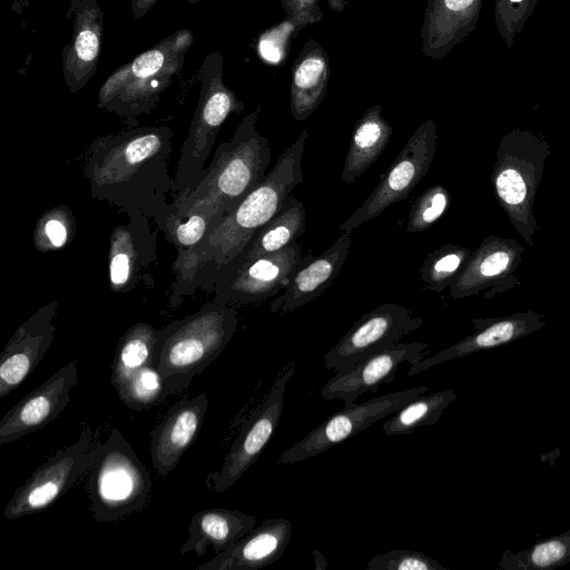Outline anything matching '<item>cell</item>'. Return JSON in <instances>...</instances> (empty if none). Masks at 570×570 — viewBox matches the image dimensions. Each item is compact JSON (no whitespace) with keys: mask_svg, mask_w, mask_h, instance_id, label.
<instances>
[{"mask_svg":"<svg viewBox=\"0 0 570 570\" xmlns=\"http://www.w3.org/2000/svg\"><path fill=\"white\" fill-rule=\"evenodd\" d=\"M258 112L259 108L243 119L234 137L218 147L203 177L181 194L177 203L180 215L199 214L214 226L265 178L272 148L256 130Z\"/></svg>","mask_w":570,"mask_h":570,"instance_id":"obj_1","label":"cell"},{"mask_svg":"<svg viewBox=\"0 0 570 570\" xmlns=\"http://www.w3.org/2000/svg\"><path fill=\"white\" fill-rule=\"evenodd\" d=\"M308 135L303 129L261 184L203 237L202 254L217 271L226 272L257 232L279 212L292 190L303 183L302 159Z\"/></svg>","mask_w":570,"mask_h":570,"instance_id":"obj_2","label":"cell"},{"mask_svg":"<svg viewBox=\"0 0 570 570\" xmlns=\"http://www.w3.org/2000/svg\"><path fill=\"white\" fill-rule=\"evenodd\" d=\"M236 326L235 306L216 303L159 331L154 366L164 379L167 396L188 387L219 356Z\"/></svg>","mask_w":570,"mask_h":570,"instance_id":"obj_3","label":"cell"},{"mask_svg":"<svg viewBox=\"0 0 570 570\" xmlns=\"http://www.w3.org/2000/svg\"><path fill=\"white\" fill-rule=\"evenodd\" d=\"M86 473L97 522H112L139 512L150 499V473L117 428L105 442L92 445Z\"/></svg>","mask_w":570,"mask_h":570,"instance_id":"obj_4","label":"cell"},{"mask_svg":"<svg viewBox=\"0 0 570 570\" xmlns=\"http://www.w3.org/2000/svg\"><path fill=\"white\" fill-rule=\"evenodd\" d=\"M436 142L435 122L429 119L416 128L387 170L381 175L375 189L338 229L343 234H351L393 204L405 199L426 175L435 155Z\"/></svg>","mask_w":570,"mask_h":570,"instance_id":"obj_5","label":"cell"},{"mask_svg":"<svg viewBox=\"0 0 570 570\" xmlns=\"http://www.w3.org/2000/svg\"><path fill=\"white\" fill-rule=\"evenodd\" d=\"M92 433L83 426L78 440L56 452L16 489L3 515L9 520L39 513L69 491L89 466Z\"/></svg>","mask_w":570,"mask_h":570,"instance_id":"obj_6","label":"cell"},{"mask_svg":"<svg viewBox=\"0 0 570 570\" xmlns=\"http://www.w3.org/2000/svg\"><path fill=\"white\" fill-rule=\"evenodd\" d=\"M428 385L391 392L363 403H348L306 436L286 449L278 458L279 464H293L316 456L346 441L381 419L395 413L403 405L424 394Z\"/></svg>","mask_w":570,"mask_h":570,"instance_id":"obj_7","label":"cell"},{"mask_svg":"<svg viewBox=\"0 0 570 570\" xmlns=\"http://www.w3.org/2000/svg\"><path fill=\"white\" fill-rule=\"evenodd\" d=\"M294 373V363H288L277 374L263 402L252 412L229 448L222 468L206 476L209 490L216 493L228 490L261 455L279 424L285 390Z\"/></svg>","mask_w":570,"mask_h":570,"instance_id":"obj_8","label":"cell"},{"mask_svg":"<svg viewBox=\"0 0 570 570\" xmlns=\"http://www.w3.org/2000/svg\"><path fill=\"white\" fill-rule=\"evenodd\" d=\"M422 323L421 316L413 315L411 309L400 304H381L362 315L325 353L324 366L345 372L364 358L396 345Z\"/></svg>","mask_w":570,"mask_h":570,"instance_id":"obj_9","label":"cell"},{"mask_svg":"<svg viewBox=\"0 0 570 570\" xmlns=\"http://www.w3.org/2000/svg\"><path fill=\"white\" fill-rule=\"evenodd\" d=\"M302 258L295 240L285 248L246 262L223 276L217 302L225 305L258 304L286 287Z\"/></svg>","mask_w":570,"mask_h":570,"instance_id":"obj_10","label":"cell"},{"mask_svg":"<svg viewBox=\"0 0 570 570\" xmlns=\"http://www.w3.org/2000/svg\"><path fill=\"white\" fill-rule=\"evenodd\" d=\"M78 383L77 362L71 361L22 397L0 421V445L43 429L56 420L70 402Z\"/></svg>","mask_w":570,"mask_h":570,"instance_id":"obj_11","label":"cell"},{"mask_svg":"<svg viewBox=\"0 0 570 570\" xmlns=\"http://www.w3.org/2000/svg\"><path fill=\"white\" fill-rule=\"evenodd\" d=\"M428 343H397L358 362L345 372H336L321 390L325 400L338 399L353 403L366 393L375 392L382 384L395 380L404 363L413 365L428 353Z\"/></svg>","mask_w":570,"mask_h":570,"instance_id":"obj_12","label":"cell"},{"mask_svg":"<svg viewBox=\"0 0 570 570\" xmlns=\"http://www.w3.org/2000/svg\"><path fill=\"white\" fill-rule=\"evenodd\" d=\"M205 392L175 403L150 434V458L160 476L169 474L197 439L208 407Z\"/></svg>","mask_w":570,"mask_h":570,"instance_id":"obj_13","label":"cell"},{"mask_svg":"<svg viewBox=\"0 0 570 570\" xmlns=\"http://www.w3.org/2000/svg\"><path fill=\"white\" fill-rule=\"evenodd\" d=\"M350 246V234H342L322 254L301 258L283 294L272 301L271 311L281 315L292 313L321 296L340 274Z\"/></svg>","mask_w":570,"mask_h":570,"instance_id":"obj_14","label":"cell"},{"mask_svg":"<svg viewBox=\"0 0 570 570\" xmlns=\"http://www.w3.org/2000/svg\"><path fill=\"white\" fill-rule=\"evenodd\" d=\"M55 311L46 308L24 322L0 355V397L16 390L39 365L51 346Z\"/></svg>","mask_w":570,"mask_h":570,"instance_id":"obj_15","label":"cell"},{"mask_svg":"<svg viewBox=\"0 0 570 570\" xmlns=\"http://www.w3.org/2000/svg\"><path fill=\"white\" fill-rule=\"evenodd\" d=\"M292 538V524L284 518L267 519L227 550L197 570H256L279 560Z\"/></svg>","mask_w":570,"mask_h":570,"instance_id":"obj_16","label":"cell"},{"mask_svg":"<svg viewBox=\"0 0 570 570\" xmlns=\"http://www.w3.org/2000/svg\"><path fill=\"white\" fill-rule=\"evenodd\" d=\"M473 322L474 332L471 335L411 365L407 375L413 376L446 361L508 344L544 326L541 315L532 312Z\"/></svg>","mask_w":570,"mask_h":570,"instance_id":"obj_17","label":"cell"},{"mask_svg":"<svg viewBox=\"0 0 570 570\" xmlns=\"http://www.w3.org/2000/svg\"><path fill=\"white\" fill-rule=\"evenodd\" d=\"M330 75L326 50L315 39L306 40L292 67L289 110L295 120H306L323 102Z\"/></svg>","mask_w":570,"mask_h":570,"instance_id":"obj_18","label":"cell"},{"mask_svg":"<svg viewBox=\"0 0 570 570\" xmlns=\"http://www.w3.org/2000/svg\"><path fill=\"white\" fill-rule=\"evenodd\" d=\"M256 519L238 510L212 508L193 515L188 525L189 538L179 547L184 556L195 552L203 557L210 546L215 553L232 547L255 528Z\"/></svg>","mask_w":570,"mask_h":570,"instance_id":"obj_19","label":"cell"},{"mask_svg":"<svg viewBox=\"0 0 570 570\" xmlns=\"http://www.w3.org/2000/svg\"><path fill=\"white\" fill-rule=\"evenodd\" d=\"M391 125L382 117V106L365 110L354 126L342 169V180L352 184L381 156L392 136Z\"/></svg>","mask_w":570,"mask_h":570,"instance_id":"obj_20","label":"cell"},{"mask_svg":"<svg viewBox=\"0 0 570 570\" xmlns=\"http://www.w3.org/2000/svg\"><path fill=\"white\" fill-rule=\"evenodd\" d=\"M305 225L306 212L303 204L297 198L289 196L279 212L257 232L223 276L243 263L285 248L304 233Z\"/></svg>","mask_w":570,"mask_h":570,"instance_id":"obj_21","label":"cell"},{"mask_svg":"<svg viewBox=\"0 0 570 570\" xmlns=\"http://www.w3.org/2000/svg\"><path fill=\"white\" fill-rule=\"evenodd\" d=\"M515 257L514 250L508 245L484 243L465 263L464 267L450 285L452 298H462L473 295L497 277L507 273Z\"/></svg>","mask_w":570,"mask_h":570,"instance_id":"obj_22","label":"cell"},{"mask_svg":"<svg viewBox=\"0 0 570 570\" xmlns=\"http://www.w3.org/2000/svg\"><path fill=\"white\" fill-rule=\"evenodd\" d=\"M243 108L244 104L230 90L223 86L216 88L203 107L199 122L189 137L190 141L184 145L183 158L190 156L200 166L207 158L216 131L229 112H239Z\"/></svg>","mask_w":570,"mask_h":570,"instance_id":"obj_23","label":"cell"},{"mask_svg":"<svg viewBox=\"0 0 570 570\" xmlns=\"http://www.w3.org/2000/svg\"><path fill=\"white\" fill-rule=\"evenodd\" d=\"M159 331L147 323H138L119 340L111 364L110 381L114 387L136 371L154 364V350Z\"/></svg>","mask_w":570,"mask_h":570,"instance_id":"obj_24","label":"cell"},{"mask_svg":"<svg viewBox=\"0 0 570 570\" xmlns=\"http://www.w3.org/2000/svg\"><path fill=\"white\" fill-rule=\"evenodd\" d=\"M455 400L453 389L421 394L397 410L394 416L383 423L382 429L389 436L410 434L417 428L436 423Z\"/></svg>","mask_w":570,"mask_h":570,"instance_id":"obj_25","label":"cell"},{"mask_svg":"<svg viewBox=\"0 0 570 570\" xmlns=\"http://www.w3.org/2000/svg\"><path fill=\"white\" fill-rule=\"evenodd\" d=\"M570 562V530L535 541L525 550H505L499 561L501 570H551Z\"/></svg>","mask_w":570,"mask_h":570,"instance_id":"obj_26","label":"cell"},{"mask_svg":"<svg viewBox=\"0 0 570 570\" xmlns=\"http://www.w3.org/2000/svg\"><path fill=\"white\" fill-rule=\"evenodd\" d=\"M115 390L120 401L135 411L160 404L167 397L164 379L154 364L136 371Z\"/></svg>","mask_w":570,"mask_h":570,"instance_id":"obj_27","label":"cell"},{"mask_svg":"<svg viewBox=\"0 0 570 570\" xmlns=\"http://www.w3.org/2000/svg\"><path fill=\"white\" fill-rule=\"evenodd\" d=\"M469 250L452 244L429 253L420 267V277L425 286L441 293L451 285L464 267Z\"/></svg>","mask_w":570,"mask_h":570,"instance_id":"obj_28","label":"cell"},{"mask_svg":"<svg viewBox=\"0 0 570 570\" xmlns=\"http://www.w3.org/2000/svg\"><path fill=\"white\" fill-rule=\"evenodd\" d=\"M321 21L311 14L286 17L282 22L269 27L261 33L257 51L268 65L281 66L287 60L292 40L305 27Z\"/></svg>","mask_w":570,"mask_h":570,"instance_id":"obj_29","label":"cell"},{"mask_svg":"<svg viewBox=\"0 0 570 570\" xmlns=\"http://www.w3.org/2000/svg\"><path fill=\"white\" fill-rule=\"evenodd\" d=\"M450 204L448 189L434 185L422 193L412 204L406 230L421 233L432 227L445 213Z\"/></svg>","mask_w":570,"mask_h":570,"instance_id":"obj_30","label":"cell"},{"mask_svg":"<svg viewBox=\"0 0 570 570\" xmlns=\"http://www.w3.org/2000/svg\"><path fill=\"white\" fill-rule=\"evenodd\" d=\"M366 568L368 570H448L435 559L406 549H393L373 556Z\"/></svg>","mask_w":570,"mask_h":570,"instance_id":"obj_31","label":"cell"},{"mask_svg":"<svg viewBox=\"0 0 570 570\" xmlns=\"http://www.w3.org/2000/svg\"><path fill=\"white\" fill-rule=\"evenodd\" d=\"M208 224L212 227V220L203 215H189L186 223L176 226L175 236L180 245L194 246L206 235Z\"/></svg>","mask_w":570,"mask_h":570,"instance_id":"obj_32","label":"cell"},{"mask_svg":"<svg viewBox=\"0 0 570 570\" xmlns=\"http://www.w3.org/2000/svg\"><path fill=\"white\" fill-rule=\"evenodd\" d=\"M164 63V52L160 49H153L134 60L131 73L137 78L146 79L158 72Z\"/></svg>","mask_w":570,"mask_h":570,"instance_id":"obj_33","label":"cell"},{"mask_svg":"<svg viewBox=\"0 0 570 570\" xmlns=\"http://www.w3.org/2000/svg\"><path fill=\"white\" fill-rule=\"evenodd\" d=\"M78 58L82 61H94L99 52V39L92 30H82L75 43Z\"/></svg>","mask_w":570,"mask_h":570,"instance_id":"obj_34","label":"cell"},{"mask_svg":"<svg viewBox=\"0 0 570 570\" xmlns=\"http://www.w3.org/2000/svg\"><path fill=\"white\" fill-rule=\"evenodd\" d=\"M286 17L311 14L322 20L323 13L320 9V0H279Z\"/></svg>","mask_w":570,"mask_h":570,"instance_id":"obj_35","label":"cell"},{"mask_svg":"<svg viewBox=\"0 0 570 570\" xmlns=\"http://www.w3.org/2000/svg\"><path fill=\"white\" fill-rule=\"evenodd\" d=\"M110 281L115 286L124 285L130 274V259L124 252H117L110 259Z\"/></svg>","mask_w":570,"mask_h":570,"instance_id":"obj_36","label":"cell"},{"mask_svg":"<svg viewBox=\"0 0 570 570\" xmlns=\"http://www.w3.org/2000/svg\"><path fill=\"white\" fill-rule=\"evenodd\" d=\"M45 233L55 247H60L67 239V230L65 225L58 219H49L45 224Z\"/></svg>","mask_w":570,"mask_h":570,"instance_id":"obj_37","label":"cell"},{"mask_svg":"<svg viewBox=\"0 0 570 570\" xmlns=\"http://www.w3.org/2000/svg\"><path fill=\"white\" fill-rule=\"evenodd\" d=\"M351 0H345L346 3H348Z\"/></svg>","mask_w":570,"mask_h":570,"instance_id":"obj_38","label":"cell"},{"mask_svg":"<svg viewBox=\"0 0 570 570\" xmlns=\"http://www.w3.org/2000/svg\"><path fill=\"white\" fill-rule=\"evenodd\" d=\"M512 1H520V0H512Z\"/></svg>","mask_w":570,"mask_h":570,"instance_id":"obj_39","label":"cell"}]
</instances>
